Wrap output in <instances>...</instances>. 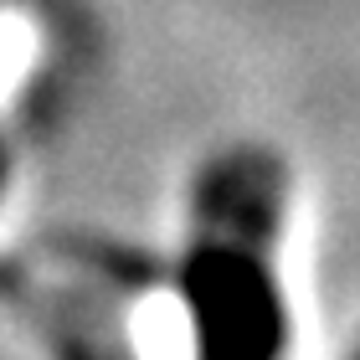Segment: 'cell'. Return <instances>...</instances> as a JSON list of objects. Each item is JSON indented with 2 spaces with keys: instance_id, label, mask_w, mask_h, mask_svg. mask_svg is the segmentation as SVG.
<instances>
[{
  "instance_id": "1",
  "label": "cell",
  "mask_w": 360,
  "mask_h": 360,
  "mask_svg": "<svg viewBox=\"0 0 360 360\" xmlns=\"http://www.w3.org/2000/svg\"><path fill=\"white\" fill-rule=\"evenodd\" d=\"M283 217V165L263 150L211 160L195 186L191 248L180 263L195 360H278L288 340V309L273 268V237Z\"/></svg>"
},
{
  "instance_id": "2",
  "label": "cell",
  "mask_w": 360,
  "mask_h": 360,
  "mask_svg": "<svg viewBox=\"0 0 360 360\" xmlns=\"http://www.w3.org/2000/svg\"><path fill=\"white\" fill-rule=\"evenodd\" d=\"M0 175H6V165H0Z\"/></svg>"
},
{
  "instance_id": "3",
  "label": "cell",
  "mask_w": 360,
  "mask_h": 360,
  "mask_svg": "<svg viewBox=\"0 0 360 360\" xmlns=\"http://www.w3.org/2000/svg\"><path fill=\"white\" fill-rule=\"evenodd\" d=\"M355 360H360V355H355Z\"/></svg>"
}]
</instances>
